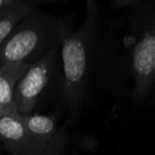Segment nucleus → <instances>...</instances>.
<instances>
[{
	"label": "nucleus",
	"mask_w": 155,
	"mask_h": 155,
	"mask_svg": "<svg viewBox=\"0 0 155 155\" xmlns=\"http://www.w3.org/2000/svg\"><path fill=\"white\" fill-rule=\"evenodd\" d=\"M30 66L22 63L0 65V111L15 107L13 102L14 89Z\"/></svg>",
	"instance_id": "0eeeda50"
},
{
	"label": "nucleus",
	"mask_w": 155,
	"mask_h": 155,
	"mask_svg": "<svg viewBox=\"0 0 155 155\" xmlns=\"http://www.w3.org/2000/svg\"><path fill=\"white\" fill-rule=\"evenodd\" d=\"M0 147L13 155H31L29 136L16 107L0 111Z\"/></svg>",
	"instance_id": "423d86ee"
},
{
	"label": "nucleus",
	"mask_w": 155,
	"mask_h": 155,
	"mask_svg": "<svg viewBox=\"0 0 155 155\" xmlns=\"http://www.w3.org/2000/svg\"><path fill=\"white\" fill-rule=\"evenodd\" d=\"M60 50L61 92L72 109L79 107L83 101L94 73L120 75L118 57L102 35L100 11L95 1L87 2L86 19L77 30L63 37Z\"/></svg>",
	"instance_id": "f257e3e1"
},
{
	"label": "nucleus",
	"mask_w": 155,
	"mask_h": 155,
	"mask_svg": "<svg viewBox=\"0 0 155 155\" xmlns=\"http://www.w3.org/2000/svg\"><path fill=\"white\" fill-rule=\"evenodd\" d=\"M36 2L21 1L15 8L7 12L0 18V45L12 34L19 22L29 13L35 8Z\"/></svg>",
	"instance_id": "6e6552de"
},
{
	"label": "nucleus",
	"mask_w": 155,
	"mask_h": 155,
	"mask_svg": "<svg viewBox=\"0 0 155 155\" xmlns=\"http://www.w3.org/2000/svg\"><path fill=\"white\" fill-rule=\"evenodd\" d=\"M59 51L60 48H56L44 55L30 66L17 83L13 102L21 116L33 114L34 110L55 80H62Z\"/></svg>",
	"instance_id": "20e7f679"
},
{
	"label": "nucleus",
	"mask_w": 155,
	"mask_h": 155,
	"mask_svg": "<svg viewBox=\"0 0 155 155\" xmlns=\"http://www.w3.org/2000/svg\"><path fill=\"white\" fill-rule=\"evenodd\" d=\"M128 70L134 78L133 101H155V0H136L127 8Z\"/></svg>",
	"instance_id": "f03ea898"
},
{
	"label": "nucleus",
	"mask_w": 155,
	"mask_h": 155,
	"mask_svg": "<svg viewBox=\"0 0 155 155\" xmlns=\"http://www.w3.org/2000/svg\"><path fill=\"white\" fill-rule=\"evenodd\" d=\"M30 140L31 155H53L59 147V128L52 115L22 116Z\"/></svg>",
	"instance_id": "39448f33"
},
{
	"label": "nucleus",
	"mask_w": 155,
	"mask_h": 155,
	"mask_svg": "<svg viewBox=\"0 0 155 155\" xmlns=\"http://www.w3.org/2000/svg\"><path fill=\"white\" fill-rule=\"evenodd\" d=\"M20 2L21 0H0V18L10 9L15 8Z\"/></svg>",
	"instance_id": "1a4fd4ad"
},
{
	"label": "nucleus",
	"mask_w": 155,
	"mask_h": 155,
	"mask_svg": "<svg viewBox=\"0 0 155 155\" xmlns=\"http://www.w3.org/2000/svg\"><path fill=\"white\" fill-rule=\"evenodd\" d=\"M69 32V26L61 18L34 8L0 45V65H32L50 50L60 48Z\"/></svg>",
	"instance_id": "7ed1b4c3"
}]
</instances>
